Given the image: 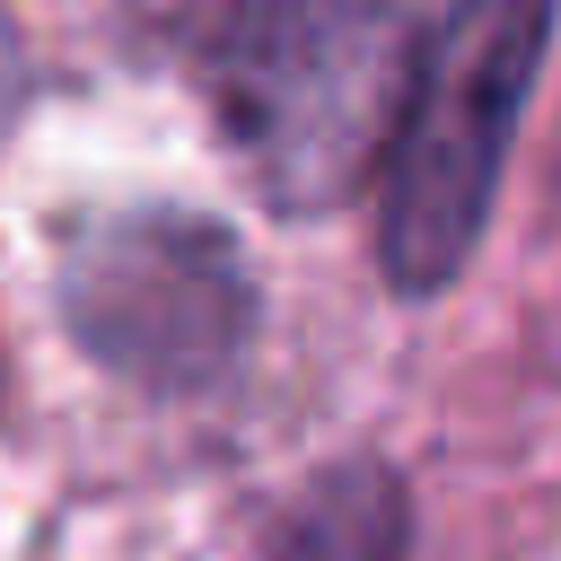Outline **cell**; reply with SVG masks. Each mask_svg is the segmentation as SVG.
<instances>
[{"label": "cell", "instance_id": "6da1fadb", "mask_svg": "<svg viewBox=\"0 0 561 561\" xmlns=\"http://www.w3.org/2000/svg\"><path fill=\"white\" fill-rule=\"evenodd\" d=\"M421 44L403 0H228L210 105L280 210H333L351 184L386 175Z\"/></svg>", "mask_w": 561, "mask_h": 561}, {"label": "cell", "instance_id": "7a4b0ae2", "mask_svg": "<svg viewBox=\"0 0 561 561\" xmlns=\"http://www.w3.org/2000/svg\"><path fill=\"white\" fill-rule=\"evenodd\" d=\"M543 35H552V0H447V18L430 26L394 158L377 175L386 184L377 254L394 289H447L456 263L473 254Z\"/></svg>", "mask_w": 561, "mask_h": 561}, {"label": "cell", "instance_id": "3957f363", "mask_svg": "<svg viewBox=\"0 0 561 561\" xmlns=\"http://www.w3.org/2000/svg\"><path fill=\"white\" fill-rule=\"evenodd\" d=\"M61 307L105 368L140 386H202L245 342V263L219 228L184 210H131L79 228L61 263Z\"/></svg>", "mask_w": 561, "mask_h": 561}, {"label": "cell", "instance_id": "277c9868", "mask_svg": "<svg viewBox=\"0 0 561 561\" xmlns=\"http://www.w3.org/2000/svg\"><path fill=\"white\" fill-rule=\"evenodd\" d=\"M412 517L386 465H333L263 543V561H403Z\"/></svg>", "mask_w": 561, "mask_h": 561}, {"label": "cell", "instance_id": "5b68a950", "mask_svg": "<svg viewBox=\"0 0 561 561\" xmlns=\"http://www.w3.org/2000/svg\"><path fill=\"white\" fill-rule=\"evenodd\" d=\"M9 105H18V44H9V26H0V123H9Z\"/></svg>", "mask_w": 561, "mask_h": 561}]
</instances>
